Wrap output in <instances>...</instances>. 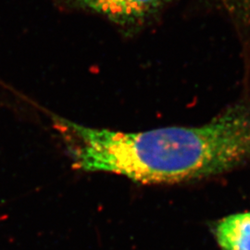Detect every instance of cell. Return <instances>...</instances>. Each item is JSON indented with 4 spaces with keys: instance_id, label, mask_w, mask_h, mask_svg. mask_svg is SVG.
Segmentation results:
<instances>
[{
    "instance_id": "cell-1",
    "label": "cell",
    "mask_w": 250,
    "mask_h": 250,
    "mask_svg": "<svg viewBox=\"0 0 250 250\" xmlns=\"http://www.w3.org/2000/svg\"><path fill=\"white\" fill-rule=\"evenodd\" d=\"M72 166L142 184H175L218 175L250 159V107L225 110L197 127L141 133L95 129L53 116Z\"/></svg>"
},
{
    "instance_id": "cell-2",
    "label": "cell",
    "mask_w": 250,
    "mask_h": 250,
    "mask_svg": "<svg viewBox=\"0 0 250 250\" xmlns=\"http://www.w3.org/2000/svg\"><path fill=\"white\" fill-rule=\"evenodd\" d=\"M170 0H75L82 8L122 24L147 18Z\"/></svg>"
},
{
    "instance_id": "cell-4",
    "label": "cell",
    "mask_w": 250,
    "mask_h": 250,
    "mask_svg": "<svg viewBox=\"0 0 250 250\" xmlns=\"http://www.w3.org/2000/svg\"><path fill=\"white\" fill-rule=\"evenodd\" d=\"M233 15L250 19V0H217Z\"/></svg>"
},
{
    "instance_id": "cell-3",
    "label": "cell",
    "mask_w": 250,
    "mask_h": 250,
    "mask_svg": "<svg viewBox=\"0 0 250 250\" xmlns=\"http://www.w3.org/2000/svg\"><path fill=\"white\" fill-rule=\"evenodd\" d=\"M215 233L222 250H250V211L225 217Z\"/></svg>"
}]
</instances>
